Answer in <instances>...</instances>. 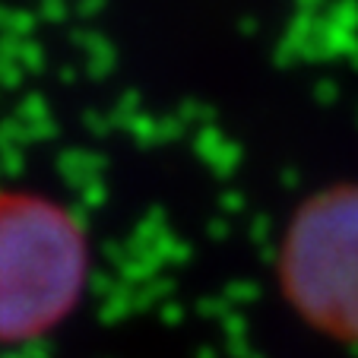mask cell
Instances as JSON below:
<instances>
[{"label":"cell","mask_w":358,"mask_h":358,"mask_svg":"<svg viewBox=\"0 0 358 358\" xmlns=\"http://www.w3.org/2000/svg\"><path fill=\"white\" fill-rule=\"evenodd\" d=\"M86 273L89 241L70 206L0 187V345L32 343L61 327Z\"/></svg>","instance_id":"obj_1"},{"label":"cell","mask_w":358,"mask_h":358,"mask_svg":"<svg viewBox=\"0 0 358 358\" xmlns=\"http://www.w3.org/2000/svg\"><path fill=\"white\" fill-rule=\"evenodd\" d=\"M279 292L314 333L358 345V184L311 194L292 213L276 254Z\"/></svg>","instance_id":"obj_2"}]
</instances>
